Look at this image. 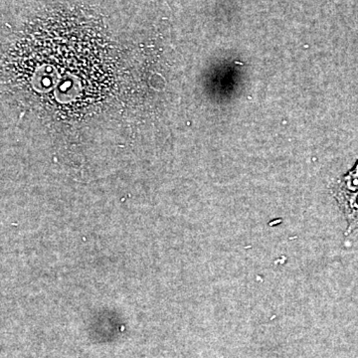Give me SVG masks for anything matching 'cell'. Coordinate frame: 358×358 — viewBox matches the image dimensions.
<instances>
[{
    "label": "cell",
    "instance_id": "7a4b0ae2",
    "mask_svg": "<svg viewBox=\"0 0 358 358\" xmlns=\"http://www.w3.org/2000/svg\"><path fill=\"white\" fill-rule=\"evenodd\" d=\"M350 173L355 174V176H358V162H357V164H355V167L350 171Z\"/></svg>",
    "mask_w": 358,
    "mask_h": 358
},
{
    "label": "cell",
    "instance_id": "6da1fadb",
    "mask_svg": "<svg viewBox=\"0 0 358 358\" xmlns=\"http://www.w3.org/2000/svg\"><path fill=\"white\" fill-rule=\"evenodd\" d=\"M334 194L348 222L345 234H350L358 229V176L346 173L334 186Z\"/></svg>",
    "mask_w": 358,
    "mask_h": 358
}]
</instances>
